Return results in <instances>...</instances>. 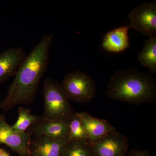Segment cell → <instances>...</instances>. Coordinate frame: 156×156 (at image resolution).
I'll return each mask as SVG.
<instances>
[{
	"label": "cell",
	"instance_id": "52a82bcc",
	"mask_svg": "<svg viewBox=\"0 0 156 156\" xmlns=\"http://www.w3.org/2000/svg\"><path fill=\"white\" fill-rule=\"evenodd\" d=\"M90 145L93 156H126L129 142L126 136L116 130Z\"/></svg>",
	"mask_w": 156,
	"mask_h": 156
},
{
	"label": "cell",
	"instance_id": "6da1fadb",
	"mask_svg": "<svg viewBox=\"0 0 156 156\" xmlns=\"http://www.w3.org/2000/svg\"><path fill=\"white\" fill-rule=\"evenodd\" d=\"M54 35L46 34L20 66L9 87L5 98L0 102V109L7 112L19 105L33 102L40 81L48 69L49 52Z\"/></svg>",
	"mask_w": 156,
	"mask_h": 156
},
{
	"label": "cell",
	"instance_id": "30bf717a",
	"mask_svg": "<svg viewBox=\"0 0 156 156\" xmlns=\"http://www.w3.org/2000/svg\"><path fill=\"white\" fill-rule=\"evenodd\" d=\"M76 113L80 117L87 131L90 144L106 134L116 131L115 127L106 120L93 117L86 112H76Z\"/></svg>",
	"mask_w": 156,
	"mask_h": 156
},
{
	"label": "cell",
	"instance_id": "4fadbf2b",
	"mask_svg": "<svg viewBox=\"0 0 156 156\" xmlns=\"http://www.w3.org/2000/svg\"><path fill=\"white\" fill-rule=\"evenodd\" d=\"M138 61L147 68L149 73H156V35L150 37L144 41L142 50L138 53Z\"/></svg>",
	"mask_w": 156,
	"mask_h": 156
},
{
	"label": "cell",
	"instance_id": "8fae6325",
	"mask_svg": "<svg viewBox=\"0 0 156 156\" xmlns=\"http://www.w3.org/2000/svg\"><path fill=\"white\" fill-rule=\"evenodd\" d=\"M26 132L34 136H44L68 140L69 126V123L45 120L31 126Z\"/></svg>",
	"mask_w": 156,
	"mask_h": 156
},
{
	"label": "cell",
	"instance_id": "7a4b0ae2",
	"mask_svg": "<svg viewBox=\"0 0 156 156\" xmlns=\"http://www.w3.org/2000/svg\"><path fill=\"white\" fill-rule=\"evenodd\" d=\"M106 94L114 100L141 105L156 99V82L151 74L135 69L116 71L109 79Z\"/></svg>",
	"mask_w": 156,
	"mask_h": 156
},
{
	"label": "cell",
	"instance_id": "9a60e30c",
	"mask_svg": "<svg viewBox=\"0 0 156 156\" xmlns=\"http://www.w3.org/2000/svg\"><path fill=\"white\" fill-rule=\"evenodd\" d=\"M61 156H93L89 141L75 140L68 142Z\"/></svg>",
	"mask_w": 156,
	"mask_h": 156
},
{
	"label": "cell",
	"instance_id": "9c48e42d",
	"mask_svg": "<svg viewBox=\"0 0 156 156\" xmlns=\"http://www.w3.org/2000/svg\"><path fill=\"white\" fill-rule=\"evenodd\" d=\"M68 142L67 139L34 136L30 144V153L31 156H61Z\"/></svg>",
	"mask_w": 156,
	"mask_h": 156
},
{
	"label": "cell",
	"instance_id": "5bb4252c",
	"mask_svg": "<svg viewBox=\"0 0 156 156\" xmlns=\"http://www.w3.org/2000/svg\"><path fill=\"white\" fill-rule=\"evenodd\" d=\"M17 112V119L11 128L18 133L26 132L31 126L46 120L43 116L32 114L30 109L23 107H20Z\"/></svg>",
	"mask_w": 156,
	"mask_h": 156
},
{
	"label": "cell",
	"instance_id": "3957f363",
	"mask_svg": "<svg viewBox=\"0 0 156 156\" xmlns=\"http://www.w3.org/2000/svg\"><path fill=\"white\" fill-rule=\"evenodd\" d=\"M44 112L46 120L69 123L74 114L69 99L62 86L52 78L47 77L43 86Z\"/></svg>",
	"mask_w": 156,
	"mask_h": 156
},
{
	"label": "cell",
	"instance_id": "ba28073f",
	"mask_svg": "<svg viewBox=\"0 0 156 156\" xmlns=\"http://www.w3.org/2000/svg\"><path fill=\"white\" fill-rule=\"evenodd\" d=\"M22 47H14L0 53V85L15 76L26 58Z\"/></svg>",
	"mask_w": 156,
	"mask_h": 156
},
{
	"label": "cell",
	"instance_id": "ac0fdd59",
	"mask_svg": "<svg viewBox=\"0 0 156 156\" xmlns=\"http://www.w3.org/2000/svg\"><path fill=\"white\" fill-rule=\"evenodd\" d=\"M0 156H11L6 150L0 148Z\"/></svg>",
	"mask_w": 156,
	"mask_h": 156
},
{
	"label": "cell",
	"instance_id": "5b68a950",
	"mask_svg": "<svg viewBox=\"0 0 156 156\" xmlns=\"http://www.w3.org/2000/svg\"><path fill=\"white\" fill-rule=\"evenodd\" d=\"M130 27L144 37H150L156 34V1L144 2L133 9L128 15Z\"/></svg>",
	"mask_w": 156,
	"mask_h": 156
},
{
	"label": "cell",
	"instance_id": "2e32d148",
	"mask_svg": "<svg viewBox=\"0 0 156 156\" xmlns=\"http://www.w3.org/2000/svg\"><path fill=\"white\" fill-rule=\"evenodd\" d=\"M69 132L68 136V142L75 140L89 141L87 131L83 126L80 117L76 112L73 115L69 122Z\"/></svg>",
	"mask_w": 156,
	"mask_h": 156
},
{
	"label": "cell",
	"instance_id": "7c38bea8",
	"mask_svg": "<svg viewBox=\"0 0 156 156\" xmlns=\"http://www.w3.org/2000/svg\"><path fill=\"white\" fill-rule=\"evenodd\" d=\"M130 26H122L105 34L101 46L104 50L110 53H119L126 51L130 46L128 31Z\"/></svg>",
	"mask_w": 156,
	"mask_h": 156
},
{
	"label": "cell",
	"instance_id": "e0dca14e",
	"mask_svg": "<svg viewBox=\"0 0 156 156\" xmlns=\"http://www.w3.org/2000/svg\"><path fill=\"white\" fill-rule=\"evenodd\" d=\"M128 156H151V155L149 151L147 150L132 149L130 151Z\"/></svg>",
	"mask_w": 156,
	"mask_h": 156
},
{
	"label": "cell",
	"instance_id": "d6986e66",
	"mask_svg": "<svg viewBox=\"0 0 156 156\" xmlns=\"http://www.w3.org/2000/svg\"><path fill=\"white\" fill-rule=\"evenodd\" d=\"M0 7H1V6H0Z\"/></svg>",
	"mask_w": 156,
	"mask_h": 156
},
{
	"label": "cell",
	"instance_id": "8992f818",
	"mask_svg": "<svg viewBox=\"0 0 156 156\" xmlns=\"http://www.w3.org/2000/svg\"><path fill=\"white\" fill-rule=\"evenodd\" d=\"M32 135L27 132L18 133L7 123L4 114H0V145L5 144L20 156H31L29 146Z\"/></svg>",
	"mask_w": 156,
	"mask_h": 156
},
{
	"label": "cell",
	"instance_id": "277c9868",
	"mask_svg": "<svg viewBox=\"0 0 156 156\" xmlns=\"http://www.w3.org/2000/svg\"><path fill=\"white\" fill-rule=\"evenodd\" d=\"M61 85L69 99L78 103L91 101L97 92L95 81L89 74L82 71L67 74Z\"/></svg>",
	"mask_w": 156,
	"mask_h": 156
}]
</instances>
